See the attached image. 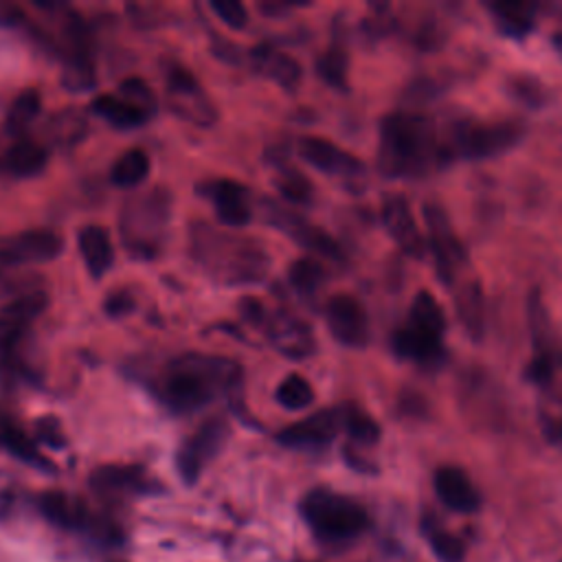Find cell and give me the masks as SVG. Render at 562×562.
Instances as JSON below:
<instances>
[{"label": "cell", "instance_id": "cell-1", "mask_svg": "<svg viewBox=\"0 0 562 562\" xmlns=\"http://www.w3.org/2000/svg\"><path fill=\"white\" fill-rule=\"evenodd\" d=\"M446 160L450 154L424 114L393 112L382 119L378 167L386 178H422Z\"/></svg>", "mask_w": 562, "mask_h": 562}, {"label": "cell", "instance_id": "cell-2", "mask_svg": "<svg viewBox=\"0 0 562 562\" xmlns=\"http://www.w3.org/2000/svg\"><path fill=\"white\" fill-rule=\"evenodd\" d=\"M239 367L228 358L184 353L160 373L156 391L173 413H193L237 386Z\"/></svg>", "mask_w": 562, "mask_h": 562}, {"label": "cell", "instance_id": "cell-3", "mask_svg": "<svg viewBox=\"0 0 562 562\" xmlns=\"http://www.w3.org/2000/svg\"><path fill=\"white\" fill-rule=\"evenodd\" d=\"M191 252L217 283L228 285L259 283L270 268L268 252L255 239L215 231L209 224L193 226Z\"/></svg>", "mask_w": 562, "mask_h": 562}, {"label": "cell", "instance_id": "cell-4", "mask_svg": "<svg viewBox=\"0 0 562 562\" xmlns=\"http://www.w3.org/2000/svg\"><path fill=\"white\" fill-rule=\"evenodd\" d=\"M169 193L162 189H151L145 193L132 195L121 211L119 228L121 239L134 257L149 259L156 257L162 241L165 231L169 226L171 204Z\"/></svg>", "mask_w": 562, "mask_h": 562}, {"label": "cell", "instance_id": "cell-5", "mask_svg": "<svg viewBox=\"0 0 562 562\" xmlns=\"http://www.w3.org/2000/svg\"><path fill=\"white\" fill-rule=\"evenodd\" d=\"M301 514L318 538L331 542L351 540L369 527V514L360 503L323 487L303 496Z\"/></svg>", "mask_w": 562, "mask_h": 562}, {"label": "cell", "instance_id": "cell-6", "mask_svg": "<svg viewBox=\"0 0 562 562\" xmlns=\"http://www.w3.org/2000/svg\"><path fill=\"white\" fill-rule=\"evenodd\" d=\"M522 138V127L514 121L483 123L474 119L454 121L448 138L443 140L450 158L483 160L505 154Z\"/></svg>", "mask_w": 562, "mask_h": 562}, {"label": "cell", "instance_id": "cell-7", "mask_svg": "<svg viewBox=\"0 0 562 562\" xmlns=\"http://www.w3.org/2000/svg\"><path fill=\"white\" fill-rule=\"evenodd\" d=\"M40 509L50 522L64 529L83 531L94 540L110 544L121 540L119 527L110 522L105 516L92 514L81 498H72L64 492H46L40 496Z\"/></svg>", "mask_w": 562, "mask_h": 562}, {"label": "cell", "instance_id": "cell-8", "mask_svg": "<svg viewBox=\"0 0 562 562\" xmlns=\"http://www.w3.org/2000/svg\"><path fill=\"white\" fill-rule=\"evenodd\" d=\"M228 439V424L222 417L206 419L193 435H189L178 452H176V468L184 483H195L202 470L217 457Z\"/></svg>", "mask_w": 562, "mask_h": 562}, {"label": "cell", "instance_id": "cell-9", "mask_svg": "<svg viewBox=\"0 0 562 562\" xmlns=\"http://www.w3.org/2000/svg\"><path fill=\"white\" fill-rule=\"evenodd\" d=\"M424 222H426V244L432 252L437 274L446 285H450L459 266L465 263V248L457 237L452 222L448 220L446 211L439 204L424 206Z\"/></svg>", "mask_w": 562, "mask_h": 562}, {"label": "cell", "instance_id": "cell-10", "mask_svg": "<svg viewBox=\"0 0 562 562\" xmlns=\"http://www.w3.org/2000/svg\"><path fill=\"white\" fill-rule=\"evenodd\" d=\"M325 321L331 336L345 347H364L369 340V318L358 299L334 294L325 305Z\"/></svg>", "mask_w": 562, "mask_h": 562}, {"label": "cell", "instance_id": "cell-11", "mask_svg": "<svg viewBox=\"0 0 562 562\" xmlns=\"http://www.w3.org/2000/svg\"><path fill=\"white\" fill-rule=\"evenodd\" d=\"M340 428H342L340 406L325 408V411H318L292 426H285L277 435V441L283 443L285 448H294V450H321L334 441V437L338 435Z\"/></svg>", "mask_w": 562, "mask_h": 562}, {"label": "cell", "instance_id": "cell-12", "mask_svg": "<svg viewBox=\"0 0 562 562\" xmlns=\"http://www.w3.org/2000/svg\"><path fill=\"white\" fill-rule=\"evenodd\" d=\"M299 156L312 165L316 171H323L334 178H360L364 173V165L358 156L349 154L347 149L334 145L327 138L321 136H303L296 145Z\"/></svg>", "mask_w": 562, "mask_h": 562}, {"label": "cell", "instance_id": "cell-13", "mask_svg": "<svg viewBox=\"0 0 562 562\" xmlns=\"http://www.w3.org/2000/svg\"><path fill=\"white\" fill-rule=\"evenodd\" d=\"M165 81H167V92L171 108L187 119L198 121L200 125H206L209 121L215 119V112L211 103L204 97V90L195 81V77L180 64H169L165 70Z\"/></svg>", "mask_w": 562, "mask_h": 562}, {"label": "cell", "instance_id": "cell-14", "mask_svg": "<svg viewBox=\"0 0 562 562\" xmlns=\"http://www.w3.org/2000/svg\"><path fill=\"white\" fill-rule=\"evenodd\" d=\"M64 250V241L57 233L46 228L24 231L0 244V266L44 263L55 259Z\"/></svg>", "mask_w": 562, "mask_h": 562}, {"label": "cell", "instance_id": "cell-15", "mask_svg": "<svg viewBox=\"0 0 562 562\" xmlns=\"http://www.w3.org/2000/svg\"><path fill=\"white\" fill-rule=\"evenodd\" d=\"M266 323V331L274 345V349L279 353H283L285 358L292 360H303L307 356H312L316 342H314V334L310 329L307 323H303L299 316L288 314V312H272L263 316Z\"/></svg>", "mask_w": 562, "mask_h": 562}, {"label": "cell", "instance_id": "cell-16", "mask_svg": "<svg viewBox=\"0 0 562 562\" xmlns=\"http://www.w3.org/2000/svg\"><path fill=\"white\" fill-rule=\"evenodd\" d=\"M382 222L391 235V239L400 246V250L413 259H422L426 255V239L417 226V220L402 195H389L382 204Z\"/></svg>", "mask_w": 562, "mask_h": 562}, {"label": "cell", "instance_id": "cell-17", "mask_svg": "<svg viewBox=\"0 0 562 562\" xmlns=\"http://www.w3.org/2000/svg\"><path fill=\"white\" fill-rule=\"evenodd\" d=\"M204 193L211 198L220 224L228 228L246 226L252 220L250 193L235 180H215L204 187Z\"/></svg>", "mask_w": 562, "mask_h": 562}, {"label": "cell", "instance_id": "cell-18", "mask_svg": "<svg viewBox=\"0 0 562 562\" xmlns=\"http://www.w3.org/2000/svg\"><path fill=\"white\" fill-rule=\"evenodd\" d=\"M46 294L29 292L0 307V351H9L44 312Z\"/></svg>", "mask_w": 562, "mask_h": 562}, {"label": "cell", "instance_id": "cell-19", "mask_svg": "<svg viewBox=\"0 0 562 562\" xmlns=\"http://www.w3.org/2000/svg\"><path fill=\"white\" fill-rule=\"evenodd\" d=\"M90 485L101 496H136L158 487L138 465H103L92 472Z\"/></svg>", "mask_w": 562, "mask_h": 562}, {"label": "cell", "instance_id": "cell-20", "mask_svg": "<svg viewBox=\"0 0 562 562\" xmlns=\"http://www.w3.org/2000/svg\"><path fill=\"white\" fill-rule=\"evenodd\" d=\"M435 492L446 507L459 514H472L481 503L474 483L457 465H443L435 472Z\"/></svg>", "mask_w": 562, "mask_h": 562}, {"label": "cell", "instance_id": "cell-21", "mask_svg": "<svg viewBox=\"0 0 562 562\" xmlns=\"http://www.w3.org/2000/svg\"><path fill=\"white\" fill-rule=\"evenodd\" d=\"M277 226H281V231L292 235V239H296L303 248L316 252L318 257H325L331 261L342 259V250H340L338 241L331 235H327L325 231H321L318 226H312L310 222H305L303 217L292 215V213H281V217L277 220Z\"/></svg>", "mask_w": 562, "mask_h": 562}, {"label": "cell", "instance_id": "cell-22", "mask_svg": "<svg viewBox=\"0 0 562 562\" xmlns=\"http://www.w3.org/2000/svg\"><path fill=\"white\" fill-rule=\"evenodd\" d=\"M77 241H79V252L83 257L88 272L94 279L103 277L114 261V248L108 231L103 226H86L81 228Z\"/></svg>", "mask_w": 562, "mask_h": 562}, {"label": "cell", "instance_id": "cell-23", "mask_svg": "<svg viewBox=\"0 0 562 562\" xmlns=\"http://www.w3.org/2000/svg\"><path fill=\"white\" fill-rule=\"evenodd\" d=\"M391 345L400 358L413 360L417 364H426V367L439 364L443 358V340L422 336V334L408 329L406 325L393 334Z\"/></svg>", "mask_w": 562, "mask_h": 562}, {"label": "cell", "instance_id": "cell-24", "mask_svg": "<svg viewBox=\"0 0 562 562\" xmlns=\"http://www.w3.org/2000/svg\"><path fill=\"white\" fill-rule=\"evenodd\" d=\"M408 329L435 338V340H443V331H446V314L441 310V305L437 303V299L422 290L415 294L411 310H408Z\"/></svg>", "mask_w": 562, "mask_h": 562}, {"label": "cell", "instance_id": "cell-25", "mask_svg": "<svg viewBox=\"0 0 562 562\" xmlns=\"http://www.w3.org/2000/svg\"><path fill=\"white\" fill-rule=\"evenodd\" d=\"M454 310L472 338H481L485 331V301L479 281H465L454 292Z\"/></svg>", "mask_w": 562, "mask_h": 562}, {"label": "cell", "instance_id": "cell-26", "mask_svg": "<svg viewBox=\"0 0 562 562\" xmlns=\"http://www.w3.org/2000/svg\"><path fill=\"white\" fill-rule=\"evenodd\" d=\"M252 57L257 68L270 79H274L279 86H283L285 90H294L299 86L303 70L294 57L279 53L270 46H259L257 50H252Z\"/></svg>", "mask_w": 562, "mask_h": 562}, {"label": "cell", "instance_id": "cell-27", "mask_svg": "<svg viewBox=\"0 0 562 562\" xmlns=\"http://www.w3.org/2000/svg\"><path fill=\"white\" fill-rule=\"evenodd\" d=\"M92 110H94V114L105 119L110 125L121 127V130L140 127L149 119V112H145L143 108L123 99L121 94L119 97L116 94H99L92 101Z\"/></svg>", "mask_w": 562, "mask_h": 562}, {"label": "cell", "instance_id": "cell-28", "mask_svg": "<svg viewBox=\"0 0 562 562\" xmlns=\"http://www.w3.org/2000/svg\"><path fill=\"white\" fill-rule=\"evenodd\" d=\"M44 165H46V149L31 138L15 140L2 156L4 171H9L11 176H18V178H29V176L40 173L44 169Z\"/></svg>", "mask_w": 562, "mask_h": 562}, {"label": "cell", "instance_id": "cell-29", "mask_svg": "<svg viewBox=\"0 0 562 562\" xmlns=\"http://www.w3.org/2000/svg\"><path fill=\"white\" fill-rule=\"evenodd\" d=\"M149 173V156L143 149H127L110 169L112 184L121 189L138 187Z\"/></svg>", "mask_w": 562, "mask_h": 562}, {"label": "cell", "instance_id": "cell-30", "mask_svg": "<svg viewBox=\"0 0 562 562\" xmlns=\"http://www.w3.org/2000/svg\"><path fill=\"white\" fill-rule=\"evenodd\" d=\"M496 20V26L512 37L525 35L531 26H533V9L531 4H522V2H514V4H492L490 7Z\"/></svg>", "mask_w": 562, "mask_h": 562}, {"label": "cell", "instance_id": "cell-31", "mask_svg": "<svg viewBox=\"0 0 562 562\" xmlns=\"http://www.w3.org/2000/svg\"><path fill=\"white\" fill-rule=\"evenodd\" d=\"M0 443L11 452L15 454L18 459L26 461L29 465H35L40 470H53V463L46 461L40 450L35 448V443L20 430L15 428L13 424H0Z\"/></svg>", "mask_w": 562, "mask_h": 562}, {"label": "cell", "instance_id": "cell-32", "mask_svg": "<svg viewBox=\"0 0 562 562\" xmlns=\"http://www.w3.org/2000/svg\"><path fill=\"white\" fill-rule=\"evenodd\" d=\"M340 415H342V430H347V435L353 441L362 446H373L380 439L378 422L371 415H367L362 408L353 404H345L340 406Z\"/></svg>", "mask_w": 562, "mask_h": 562}, {"label": "cell", "instance_id": "cell-33", "mask_svg": "<svg viewBox=\"0 0 562 562\" xmlns=\"http://www.w3.org/2000/svg\"><path fill=\"white\" fill-rule=\"evenodd\" d=\"M325 277H327V272H325L323 263L316 261L314 257H301L288 270L290 285L303 296H312L323 285Z\"/></svg>", "mask_w": 562, "mask_h": 562}, {"label": "cell", "instance_id": "cell-34", "mask_svg": "<svg viewBox=\"0 0 562 562\" xmlns=\"http://www.w3.org/2000/svg\"><path fill=\"white\" fill-rule=\"evenodd\" d=\"M274 400L279 406L288 411H303L314 402V389L303 375L290 373L279 382L274 391Z\"/></svg>", "mask_w": 562, "mask_h": 562}, {"label": "cell", "instance_id": "cell-35", "mask_svg": "<svg viewBox=\"0 0 562 562\" xmlns=\"http://www.w3.org/2000/svg\"><path fill=\"white\" fill-rule=\"evenodd\" d=\"M42 110V97L37 90H24L9 108V114H7V130L11 134H20L24 132L31 121L40 114Z\"/></svg>", "mask_w": 562, "mask_h": 562}, {"label": "cell", "instance_id": "cell-36", "mask_svg": "<svg viewBox=\"0 0 562 562\" xmlns=\"http://www.w3.org/2000/svg\"><path fill=\"white\" fill-rule=\"evenodd\" d=\"M424 533H426V538H428V542H430V547H432V551H435V555L439 560H443V562H461V558H463V542L454 533L446 531L441 525H437L432 520L424 522Z\"/></svg>", "mask_w": 562, "mask_h": 562}, {"label": "cell", "instance_id": "cell-37", "mask_svg": "<svg viewBox=\"0 0 562 562\" xmlns=\"http://www.w3.org/2000/svg\"><path fill=\"white\" fill-rule=\"evenodd\" d=\"M316 70L321 75V79L325 83H329L331 88H347V53L338 46L327 48L318 61H316Z\"/></svg>", "mask_w": 562, "mask_h": 562}, {"label": "cell", "instance_id": "cell-38", "mask_svg": "<svg viewBox=\"0 0 562 562\" xmlns=\"http://www.w3.org/2000/svg\"><path fill=\"white\" fill-rule=\"evenodd\" d=\"M277 189L294 204H305L312 200V184L296 169H281L277 176Z\"/></svg>", "mask_w": 562, "mask_h": 562}, {"label": "cell", "instance_id": "cell-39", "mask_svg": "<svg viewBox=\"0 0 562 562\" xmlns=\"http://www.w3.org/2000/svg\"><path fill=\"white\" fill-rule=\"evenodd\" d=\"M211 9L231 29H244L246 22H248V11L237 0H213Z\"/></svg>", "mask_w": 562, "mask_h": 562}, {"label": "cell", "instance_id": "cell-40", "mask_svg": "<svg viewBox=\"0 0 562 562\" xmlns=\"http://www.w3.org/2000/svg\"><path fill=\"white\" fill-rule=\"evenodd\" d=\"M121 97L127 99V101H132L134 105L143 108V110L149 112V114L154 112V105H156L154 94H151V90L147 88V83L140 81V79H136V77L125 79V81L121 83Z\"/></svg>", "mask_w": 562, "mask_h": 562}, {"label": "cell", "instance_id": "cell-41", "mask_svg": "<svg viewBox=\"0 0 562 562\" xmlns=\"http://www.w3.org/2000/svg\"><path fill=\"white\" fill-rule=\"evenodd\" d=\"M512 90H514V94L518 97V99H522L525 103H540L542 101V88L533 81V79H529V77H520V79H514V83H512Z\"/></svg>", "mask_w": 562, "mask_h": 562}, {"label": "cell", "instance_id": "cell-42", "mask_svg": "<svg viewBox=\"0 0 562 562\" xmlns=\"http://www.w3.org/2000/svg\"><path fill=\"white\" fill-rule=\"evenodd\" d=\"M132 307H134V301H132V296H130L127 292H114V294H110V299L105 301V312H108L110 316H123V314H127Z\"/></svg>", "mask_w": 562, "mask_h": 562}, {"label": "cell", "instance_id": "cell-43", "mask_svg": "<svg viewBox=\"0 0 562 562\" xmlns=\"http://www.w3.org/2000/svg\"><path fill=\"white\" fill-rule=\"evenodd\" d=\"M37 430H40V437L50 443V446H61V428H59V422L53 419V417H46V419H40L37 422Z\"/></svg>", "mask_w": 562, "mask_h": 562}, {"label": "cell", "instance_id": "cell-44", "mask_svg": "<svg viewBox=\"0 0 562 562\" xmlns=\"http://www.w3.org/2000/svg\"><path fill=\"white\" fill-rule=\"evenodd\" d=\"M560 435H562V426H560Z\"/></svg>", "mask_w": 562, "mask_h": 562}]
</instances>
